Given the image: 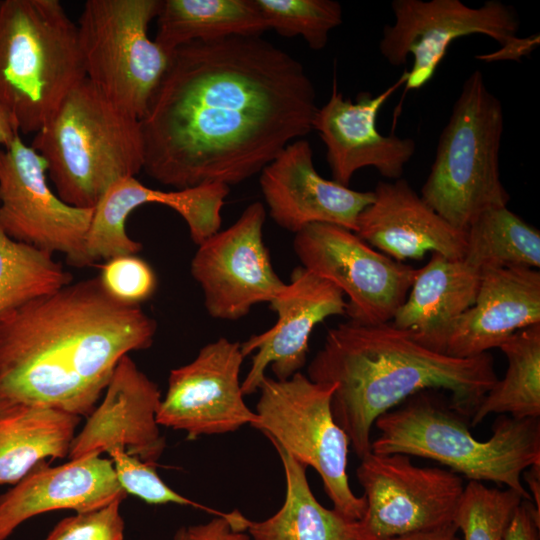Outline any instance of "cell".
Here are the masks:
<instances>
[{"mask_svg": "<svg viewBox=\"0 0 540 540\" xmlns=\"http://www.w3.org/2000/svg\"><path fill=\"white\" fill-rule=\"evenodd\" d=\"M395 16L385 25L379 42L381 55L393 66L404 65L407 90H417L434 76L448 47L457 38L483 34L504 46L517 38L519 17L510 5L498 0L472 8L460 0H393Z\"/></svg>", "mask_w": 540, "mask_h": 540, "instance_id": "12", "label": "cell"}, {"mask_svg": "<svg viewBox=\"0 0 540 540\" xmlns=\"http://www.w3.org/2000/svg\"><path fill=\"white\" fill-rule=\"evenodd\" d=\"M336 384L318 383L301 372L286 380L265 376L258 388L257 419L251 424L321 477L333 509L362 519L366 500L356 496L347 476L349 438L336 423L331 400Z\"/></svg>", "mask_w": 540, "mask_h": 540, "instance_id": "8", "label": "cell"}, {"mask_svg": "<svg viewBox=\"0 0 540 540\" xmlns=\"http://www.w3.org/2000/svg\"><path fill=\"white\" fill-rule=\"evenodd\" d=\"M112 461L100 456L70 460L57 467L36 465L0 496V540L41 513L72 509L77 513L123 500Z\"/></svg>", "mask_w": 540, "mask_h": 540, "instance_id": "23", "label": "cell"}, {"mask_svg": "<svg viewBox=\"0 0 540 540\" xmlns=\"http://www.w3.org/2000/svg\"><path fill=\"white\" fill-rule=\"evenodd\" d=\"M80 416L0 398V485L16 484L45 458L69 454Z\"/></svg>", "mask_w": 540, "mask_h": 540, "instance_id": "25", "label": "cell"}, {"mask_svg": "<svg viewBox=\"0 0 540 540\" xmlns=\"http://www.w3.org/2000/svg\"><path fill=\"white\" fill-rule=\"evenodd\" d=\"M123 500L61 520L45 540H124Z\"/></svg>", "mask_w": 540, "mask_h": 540, "instance_id": "35", "label": "cell"}, {"mask_svg": "<svg viewBox=\"0 0 540 540\" xmlns=\"http://www.w3.org/2000/svg\"><path fill=\"white\" fill-rule=\"evenodd\" d=\"M481 276L482 270L464 257L432 253L429 262L417 269L409 296L390 323L425 344L474 304Z\"/></svg>", "mask_w": 540, "mask_h": 540, "instance_id": "24", "label": "cell"}, {"mask_svg": "<svg viewBox=\"0 0 540 540\" xmlns=\"http://www.w3.org/2000/svg\"><path fill=\"white\" fill-rule=\"evenodd\" d=\"M260 173L271 218L295 234L315 223L355 232L360 213L374 200L373 191H356L323 178L314 167L310 143L302 138L288 144Z\"/></svg>", "mask_w": 540, "mask_h": 540, "instance_id": "18", "label": "cell"}, {"mask_svg": "<svg viewBox=\"0 0 540 540\" xmlns=\"http://www.w3.org/2000/svg\"><path fill=\"white\" fill-rule=\"evenodd\" d=\"M266 28L283 37L301 36L313 50L326 47L330 32L343 21L334 0H254Z\"/></svg>", "mask_w": 540, "mask_h": 540, "instance_id": "31", "label": "cell"}, {"mask_svg": "<svg viewBox=\"0 0 540 540\" xmlns=\"http://www.w3.org/2000/svg\"><path fill=\"white\" fill-rule=\"evenodd\" d=\"M17 135L20 134L0 106V148L7 147Z\"/></svg>", "mask_w": 540, "mask_h": 540, "instance_id": "41", "label": "cell"}, {"mask_svg": "<svg viewBox=\"0 0 540 540\" xmlns=\"http://www.w3.org/2000/svg\"><path fill=\"white\" fill-rule=\"evenodd\" d=\"M71 281L52 254L12 239L0 226V320Z\"/></svg>", "mask_w": 540, "mask_h": 540, "instance_id": "30", "label": "cell"}, {"mask_svg": "<svg viewBox=\"0 0 540 540\" xmlns=\"http://www.w3.org/2000/svg\"><path fill=\"white\" fill-rule=\"evenodd\" d=\"M229 191V186L220 183L161 191L145 186L135 177L120 180L94 208L86 238V255L92 265L100 259L138 253L142 244L129 237L126 220L137 207L149 203L177 212L186 222L192 241L200 245L220 230L221 209Z\"/></svg>", "mask_w": 540, "mask_h": 540, "instance_id": "20", "label": "cell"}, {"mask_svg": "<svg viewBox=\"0 0 540 540\" xmlns=\"http://www.w3.org/2000/svg\"><path fill=\"white\" fill-rule=\"evenodd\" d=\"M156 19L154 40L168 54L190 42L267 30L254 0H161Z\"/></svg>", "mask_w": 540, "mask_h": 540, "instance_id": "27", "label": "cell"}, {"mask_svg": "<svg viewBox=\"0 0 540 540\" xmlns=\"http://www.w3.org/2000/svg\"><path fill=\"white\" fill-rule=\"evenodd\" d=\"M47 177L46 162L20 135L0 148V226L16 241L89 266L85 244L94 208L66 204Z\"/></svg>", "mask_w": 540, "mask_h": 540, "instance_id": "13", "label": "cell"}, {"mask_svg": "<svg viewBox=\"0 0 540 540\" xmlns=\"http://www.w3.org/2000/svg\"><path fill=\"white\" fill-rule=\"evenodd\" d=\"M160 1L87 0L77 24L85 77L139 120L170 59L148 35Z\"/></svg>", "mask_w": 540, "mask_h": 540, "instance_id": "9", "label": "cell"}, {"mask_svg": "<svg viewBox=\"0 0 540 540\" xmlns=\"http://www.w3.org/2000/svg\"><path fill=\"white\" fill-rule=\"evenodd\" d=\"M464 258L486 268L540 267V232L507 206L482 212L466 230Z\"/></svg>", "mask_w": 540, "mask_h": 540, "instance_id": "29", "label": "cell"}, {"mask_svg": "<svg viewBox=\"0 0 540 540\" xmlns=\"http://www.w3.org/2000/svg\"><path fill=\"white\" fill-rule=\"evenodd\" d=\"M405 81L404 72L401 79L380 94L362 92L352 101L344 98L334 78L329 100L314 117L313 130L325 144L335 182L348 186L354 173L364 167L375 168L387 179L401 178L405 165L415 154L416 142L394 134L382 135L377 129V117L387 99Z\"/></svg>", "mask_w": 540, "mask_h": 540, "instance_id": "17", "label": "cell"}, {"mask_svg": "<svg viewBox=\"0 0 540 540\" xmlns=\"http://www.w3.org/2000/svg\"><path fill=\"white\" fill-rule=\"evenodd\" d=\"M364 489L361 540H388L453 523L463 477L450 469L418 467L408 455L370 452L356 470Z\"/></svg>", "mask_w": 540, "mask_h": 540, "instance_id": "10", "label": "cell"}, {"mask_svg": "<svg viewBox=\"0 0 540 540\" xmlns=\"http://www.w3.org/2000/svg\"><path fill=\"white\" fill-rule=\"evenodd\" d=\"M301 266L348 297L346 314L361 324L390 322L404 303L417 269L374 250L355 232L315 223L295 234Z\"/></svg>", "mask_w": 540, "mask_h": 540, "instance_id": "11", "label": "cell"}, {"mask_svg": "<svg viewBox=\"0 0 540 540\" xmlns=\"http://www.w3.org/2000/svg\"><path fill=\"white\" fill-rule=\"evenodd\" d=\"M31 147L46 162L57 196L78 208H95L112 185L135 177L144 165L140 120L87 78L35 133Z\"/></svg>", "mask_w": 540, "mask_h": 540, "instance_id": "5", "label": "cell"}, {"mask_svg": "<svg viewBox=\"0 0 540 540\" xmlns=\"http://www.w3.org/2000/svg\"><path fill=\"white\" fill-rule=\"evenodd\" d=\"M503 131L502 104L475 70L465 79L440 134L420 196L458 230L466 232L482 212L510 200L499 170Z\"/></svg>", "mask_w": 540, "mask_h": 540, "instance_id": "7", "label": "cell"}, {"mask_svg": "<svg viewBox=\"0 0 540 540\" xmlns=\"http://www.w3.org/2000/svg\"><path fill=\"white\" fill-rule=\"evenodd\" d=\"M112 458L117 480L127 494H132L148 504H178L206 510L222 515L204 505L194 502L171 489L155 471L154 466L130 455L123 448H111L107 452Z\"/></svg>", "mask_w": 540, "mask_h": 540, "instance_id": "33", "label": "cell"}, {"mask_svg": "<svg viewBox=\"0 0 540 540\" xmlns=\"http://www.w3.org/2000/svg\"><path fill=\"white\" fill-rule=\"evenodd\" d=\"M239 342L225 337L203 346L188 364L172 369L161 399L158 425L186 432L187 439L234 432L257 419L244 401Z\"/></svg>", "mask_w": 540, "mask_h": 540, "instance_id": "15", "label": "cell"}, {"mask_svg": "<svg viewBox=\"0 0 540 540\" xmlns=\"http://www.w3.org/2000/svg\"><path fill=\"white\" fill-rule=\"evenodd\" d=\"M538 45V34L527 38L517 37L514 41L500 47L497 52L479 55L477 58L486 62L499 60L519 61L522 56H528Z\"/></svg>", "mask_w": 540, "mask_h": 540, "instance_id": "38", "label": "cell"}, {"mask_svg": "<svg viewBox=\"0 0 540 540\" xmlns=\"http://www.w3.org/2000/svg\"><path fill=\"white\" fill-rule=\"evenodd\" d=\"M540 513L530 500H522L516 508L503 540H540Z\"/></svg>", "mask_w": 540, "mask_h": 540, "instance_id": "37", "label": "cell"}, {"mask_svg": "<svg viewBox=\"0 0 540 540\" xmlns=\"http://www.w3.org/2000/svg\"><path fill=\"white\" fill-rule=\"evenodd\" d=\"M523 498L509 488H489L468 481L453 523L463 540H503L512 516Z\"/></svg>", "mask_w": 540, "mask_h": 540, "instance_id": "32", "label": "cell"}, {"mask_svg": "<svg viewBox=\"0 0 540 540\" xmlns=\"http://www.w3.org/2000/svg\"><path fill=\"white\" fill-rule=\"evenodd\" d=\"M85 72L75 25L58 0L0 1V106L37 133Z\"/></svg>", "mask_w": 540, "mask_h": 540, "instance_id": "6", "label": "cell"}, {"mask_svg": "<svg viewBox=\"0 0 540 540\" xmlns=\"http://www.w3.org/2000/svg\"><path fill=\"white\" fill-rule=\"evenodd\" d=\"M160 402L158 385L140 371L129 355L124 356L102 402L74 437L69 460L99 456L119 447L154 466L166 446L156 421Z\"/></svg>", "mask_w": 540, "mask_h": 540, "instance_id": "21", "label": "cell"}, {"mask_svg": "<svg viewBox=\"0 0 540 540\" xmlns=\"http://www.w3.org/2000/svg\"><path fill=\"white\" fill-rule=\"evenodd\" d=\"M156 330L99 277L34 298L0 320V398L90 415L118 362L149 348Z\"/></svg>", "mask_w": 540, "mask_h": 540, "instance_id": "2", "label": "cell"}, {"mask_svg": "<svg viewBox=\"0 0 540 540\" xmlns=\"http://www.w3.org/2000/svg\"><path fill=\"white\" fill-rule=\"evenodd\" d=\"M269 305L277 314L276 323L240 343L244 357L255 352L241 382L244 395L258 391L269 366L278 380L300 372L307 360L314 327L330 316L346 314L347 308L338 287L302 266L292 271L290 283Z\"/></svg>", "mask_w": 540, "mask_h": 540, "instance_id": "16", "label": "cell"}, {"mask_svg": "<svg viewBox=\"0 0 540 540\" xmlns=\"http://www.w3.org/2000/svg\"><path fill=\"white\" fill-rule=\"evenodd\" d=\"M98 277L111 297L129 305H139L149 299L157 287L153 269L136 255H121L106 260Z\"/></svg>", "mask_w": 540, "mask_h": 540, "instance_id": "34", "label": "cell"}, {"mask_svg": "<svg viewBox=\"0 0 540 540\" xmlns=\"http://www.w3.org/2000/svg\"><path fill=\"white\" fill-rule=\"evenodd\" d=\"M534 324H540L539 270L486 268L474 304L422 345L450 357H475Z\"/></svg>", "mask_w": 540, "mask_h": 540, "instance_id": "19", "label": "cell"}, {"mask_svg": "<svg viewBox=\"0 0 540 540\" xmlns=\"http://www.w3.org/2000/svg\"><path fill=\"white\" fill-rule=\"evenodd\" d=\"M265 219L264 205L253 202L231 226L198 245L190 271L212 318L241 319L254 305L270 303L286 285L263 240Z\"/></svg>", "mask_w": 540, "mask_h": 540, "instance_id": "14", "label": "cell"}, {"mask_svg": "<svg viewBox=\"0 0 540 540\" xmlns=\"http://www.w3.org/2000/svg\"><path fill=\"white\" fill-rule=\"evenodd\" d=\"M467 420L425 390L376 419L371 452L431 459L469 481L493 482L532 501L521 475L540 464V418L499 415L485 441L472 435Z\"/></svg>", "mask_w": 540, "mask_h": 540, "instance_id": "4", "label": "cell"}, {"mask_svg": "<svg viewBox=\"0 0 540 540\" xmlns=\"http://www.w3.org/2000/svg\"><path fill=\"white\" fill-rule=\"evenodd\" d=\"M242 517L237 510L215 515L207 523L180 529L175 540H250L242 529Z\"/></svg>", "mask_w": 540, "mask_h": 540, "instance_id": "36", "label": "cell"}, {"mask_svg": "<svg viewBox=\"0 0 540 540\" xmlns=\"http://www.w3.org/2000/svg\"><path fill=\"white\" fill-rule=\"evenodd\" d=\"M499 348L508 360L506 374L485 395L470 426L480 424L492 413L540 418V324L517 331Z\"/></svg>", "mask_w": 540, "mask_h": 540, "instance_id": "28", "label": "cell"}, {"mask_svg": "<svg viewBox=\"0 0 540 540\" xmlns=\"http://www.w3.org/2000/svg\"><path fill=\"white\" fill-rule=\"evenodd\" d=\"M388 540H462L458 536V529L454 523L439 526L433 529L413 532Z\"/></svg>", "mask_w": 540, "mask_h": 540, "instance_id": "39", "label": "cell"}, {"mask_svg": "<svg viewBox=\"0 0 540 540\" xmlns=\"http://www.w3.org/2000/svg\"><path fill=\"white\" fill-rule=\"evenodd\" d=\"M307 377L336 384L331 411L360 460L371 452L376 419L409 397L431 389L449 391L451 407L471 420L499 380L488 352L450 357L390 322L367 325L351 320L327 332Z\"/></svg>", "mask_w": 540, "mask_h": 540, "instance_id": "3", "label": "cell"}, {"mask_svg": "<svg viewBox=\"0 0 540 540\" xmlns=\"http://www.w3.org/2000/svg\"><path fill=\"white\" fill-rule=\"evenodd\" d=\"M359 215L355 233L390 258L422 259L427 252L465 256L467 235L429 207L403 178L380 181Z\"/></svg>", "mask_w": 540, "mask_h": 540, "instance_id": "22", "label": "cell"}, {"mask_svg": "<svg viewBox=\"0 0 540 540\" xmlns=\"http://www.w3.org/2000/svg\"><path fill=\"white\" fill-rule=\"evenodd\" d=\"M283 466L286 492L281 508L262 521L246 518L245 531L253 540H361L358 521L315 498L307 477V467L278 444L271 442Z\"/></svg>", "mask_w": 540, "mask_h": 540, "instance_id": "26", "label": "cell"}, {"mask_svg": "<svg viewBox=\"0 0 540 540\" xmlns=\"http://www.w3.org/2000/svg\"><path fill=\"white\" fill-rule=\"evenodd\" d=\"M304 66L260 36L176 48L142 119L143 170L187 189L241 183L313 130Z\"/></svg>", "mask_w": 540, "mask_h": 540, "instance_id": "1", "label": "cell"}, {"mask_svg": "<svg viewBox=\"0 0 540 540\" xmlns=\"http://www.w3.org/2000/svg\"><path fill=\"white\" fill-rule=\"evenodd\" d=\"M522 475L529 486L532 502L540 513V464L531 465L523 471Z\"/></svg>", "mask_w": 540, "mask_h": 540, "instance_id": "40", "label": "cell"}]
</instances>
